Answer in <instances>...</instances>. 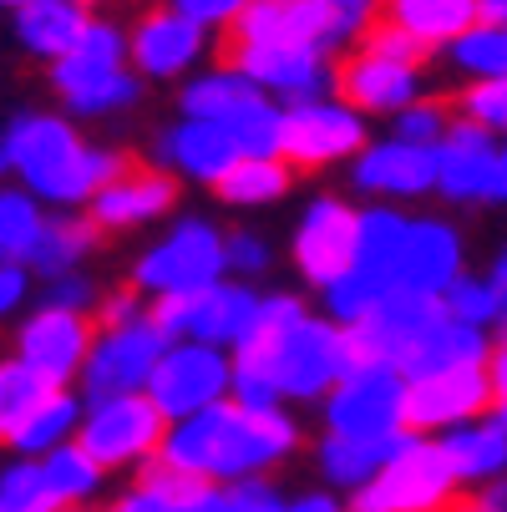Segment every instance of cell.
<instances>
[{
  "mask_svg": "<svg viewBox=\"0 0 507 512\" xmlns=\"http://www.w3.org/2000/svg\"><path fill=\"white\" fill-rule=\"evenodd\" d=\"M447 512H487V502H482L477 492H462V497H457V502H452Z\"/></svg>",
  "mask_w": 507,
  "mask_h": 512,
  "instance_id": "55",
  "label": "cell"
},
{
  "mask_svg": "<svg viewBox=\"0 0 507 512\" xmlns=\"http://www.w3.org/2000/svg\"><path fill=\"white\" fill-rule=\"evenodd\" d=\"M46 386H51V381H41L31 365H21L16 355H6V360H0V421L21 416Z\"/></svg>",
  "mask_w": 507,
  "mask_h": 512,
  "instance_id": "45",
  "label": "cell"
},
{
  "mask_svg": "<svg viewBox=\"0 0 507 512\" xmlns=\"http://www.w3.org/2000/svg\"><path fill=\"white\" fill-rule=\"evenodd\" d=\"M492 416H497V421L507 426V401H497V406H492Z\"/></svg>",
  "mask_w": 507,
  "mask_h": 512,
  "instance_id": "57",
  "label": "cell"
},
{
  "mask_svg": "<svg viewBox=\"0 0 507 512\" xmlns=\"http://www.w3.org/2000/svg\"><path fill=\"white\" fill-rule=\"evenodd\" d=\"M437 66L447 71L452 82H492V77H507V21H492L482 16L462 41H452Z\"/></svg>",
  "mask_w": 507,
  "mask_h": 512,
  "instance_id": "35",
  "label": "cell"
},
{
  "mask_svg": "<svg viewBox=\"0 0 507 512\" xmlns=\"http://www.w3.org/2000/svg\"><path fill=\"white\" fill-rule=\"evenodd\" d=\"M102 295H107V289L92 279V269L41 279V289H36V300H41V305H56V310H87V315H97Z\"/></svg>",
  "mask_w": 507,
  "mask_h": 512,
  "instance_id": "44",
  "label": "cell"
},
{
  "mask_svg": "<svg viewBox=\"0 0 507 512\" xmlns=\"http://www.w3.org/2000/svg\"><path fill=\"white\" fill-rule=\"evenodd\" d=\"M295 183H300V168L289 163L284 153H244L219 178L213 198H219L224 208H234V213H264V208L284 203Z\"/></svg>",
  "mask_w": 507,
  "mask_h": 512,
  "instance_id": "30",
  "label": "cell"
},
{
  "mask_svg": "<svg viewBox=\"0 0 507 512\" xmlns=\"http://www.w3.org/2000/svg\"><path fill=\"white\" fill-rule=\"evenodd\" d=\"M87 11H97V16H117L122 6H132V0H82Z\"/></svg>",
  "mask_w": 507,
  "mask_h": 512,
  "instance_id": "54",
  "label": "cell"
},
{
  "mask_svg": "<svg viewBox=\"0 0 507 512\" xmlns=\"http://www.w3.org/2000/svg\"><path fill=\"white\" fill-rule=\"evenodd\" d=\"M497 153H502V137L457 117L452 132L437 142V198L447 208L497 203Z\"/></svg>",
  "mask_w": 507,
  "mask_h": 512,
  "instance_id": "25",
  "label": "cell"
},
{
  "mask_svg": "<svg viewBox=\"0 0 507 512\" xmlns=\"http://www.w3.org/2000/svg\"><path fill=\"white\" fill-rule=\"evenodd\" d=\"M97 340V315L87 310H56V305H31L21 320H11V350L21 365L51 386H82L87 355Z\"/></svg>",
  "mask_w": 507,
  "mask_h": 512,
  "instance_id": "15",
  "label": "cell"
},
{
  "mask_svg": "<svg viewBox=\"0 0 507 512\" xmlns=\"http://www.w3.org/2000/svg\"><path fill=\"white\" fill-rule=\"evenodd\" d=\"M178 198H183V183L158 168L153 158H127V168L92 198V218L107 239H122V234H148L158 224L178 213Z\"/></svg>",
  "mask_w": 507,
  "mask_h": 512,
  "instance_id": "19",
  "label": "cell"
},
{
  "mask_svg": "<svg viewBox=\"0 0 507 512\" xmlns=\"http://www.w3.org/2000/svg\"><path fill=\"white\" fill-rule=\"evenodd\" d=\"M497 203L507 208V137H502V153H497Z\"/></svg>",
  "mask_w": 507,
  "mask_h": 512,
  "instance_id": "53",
  "label": "cell"
},
{
  "mask_svg": "<svg viewBox=\"0 0 507 512\" xmlns=\"http://www.w3.org/2000/svg\"><path fill=\"white\" fill-rule=\"evenodd\" d=\"M487 16V0H386V16L401 36H411L426 56H442Z\"/></svg>",
  "mask_w": 507,
  "mask_h": 512,
  "instance_id": "28",
  "label": "cell"
},
{
  "mask_svg": "<svg viewBox=\"0 0 507 512\" xmlns=\"http://www.w3.org/2000/svg\"><path fill=\"white\" fill-rule=\"evenodd\" d=\"M234 381H239V360L224 345L208 340H173L158 360V376L148 386V396L163 406L168 421L198 416L219 401H234Z\"/></svg>",
  "mask_w": 507,
  "mask_h": 512,
  "instance_id": "16",
  "label": "cell"
},
{
  "mask_svg": "<svg viewBox=\"0 0 507 512\" xmlns=\"http://www.w3.org/2000/svg\"><path fill=\"white\" fill-rule=\"evenodd\" d=\"M497 335H507V310H502V320H497Z\"/></svg>",
  "mask_w": 507,
  "mask_h": 512,
  "instance_id": "59",
  "label": "cell"
},
{
  "mask_svg": "<svg viewBox=\"0 0 507 512\" xmlns=\"http://www.w3.org/2000/svg\"><path fill=\"white\" fill-rule=\"evenodd\" d=\"M381 16H386V0H254L249 16L224 41L310 46L340 61L381 26Z\"/></svg>",
  "mask_w": 507,
  "mask_h": 512,
  "instance_id": "7",
  "label": "cell"
},
{
  "mask_svg": "<svg viewBox=\"0 0 507 512\" xmlns=\"http://www.w3.org/2000/svg\"><path fill=\"white\" fill-rule=\"evenodd\" d=\"M107 244V234L97 229V218L87 208H51L46 229L31 249V269L36 279H56V274H77L97 259V249Z\"/></svg>",
  "mask_w": 507,
  "mask_h": 512,
  "instance_id": "29",
  "label": "cell"
},
{
  "mask_svg": "<svg viewBox=\"0 0 507 512\" xmlns=\"http://www.w3.org/2000/svg\"><path fill=\"white\" fill-rule=\"evenodd\" d=\"M396 442H355V436H335V431H320L315 442H310V467H315V482L335 487V492H355V487H366L381 462L391 457Z\"/></svg>",
  "mask_w": 507,
  "mask_h": 512,
  "instance_id": "33",
  "label": "cell"
},
{
  "mask_svg": "<svg viewBox=\"0 0 507 512\" xmlns=\"http://www.w3.org/2000/svg\"><path fill=\"white\" fill-rule=\"evenodd\" d=\"M46 87L61 112L82 117V122H107L127 117L148 97V82L132 66V41L127 21L117 16H92L87 36L71 46L56 66H46Z\"/></svg>",
  "mask_w": 507,
  "mask_h": 512,
  "instance_id": "4",
  "label": "cell"
},
{
  "mask_svg": "<svg viewBox=\"0 0 507 512\" xmlns=\"http://www.w3.org/2000/svg\"><path fill=\"white\" fill-rule=\"evenodd\" d=\"M487 16L492 21H507V0H487Z\"/></svg>",
  "mask_w": 507,
  "mask_h": 512,
  "instance_id": "56",
  "label": "cell"
},
{
  "mask_svg": "<svg viewBox=\"0 0 507 512\" xmlns=\"http://www.w3.org/2000/svg\"><path fill=\"white\" fill-rule=\"evenodd\" d=\"M452 122H457L452 92H426L421 102H411L406 112H396V117L386 122V132H396V137H406V142H421V148H437V142L452 132Z\"/></svg>",
  "mask_w": 507,
  "mask_h": 512,
  "instance_id": "39",
  "label": "cell"
},
{
  "mask_svg": "<svg viewBox=\"0 0 507 512\" xmlns=\"http://www.w3.org/2000/svg\"><path fill=\"white\" fill-rule=\"evenodd\" d=\"M371 137H376V127H371L366 112L350 107L340 92H325V97L284 107V142H279V153L300 168V178H320V173L350 168Z\"/></svg>",
  "mask_w": 507,
  "mask_h": 512,
  "instance_id": "12",
  "label": "cell"
},
{
  "mask_svg": "<svg viewBox=\"0 0 507 512\" xmlns=\"http://www.w3.org/2000/svg\"><path fill=\"white\" fill-rule=\"evenodd\" d=\"M452 102H457V117L487 127L492 137H507V77L457 82V87H452Z\"/></svg>",
  "mask_w": 507,
  "mask_h": 512,
  "instance_id": "42",
  "label": "cell"
},
{
  "mask_svg": "<svg viewBox=\"0 0 507 512\" xmlns=\"http://www.w3.org/2000/svg\"><path fill=\"white\" fill-rule=\"evenodd\" d=\"M41 462H46V477L56 482V492H61V502H66L71 512H92V507L107 497L112 472H107L82 442H66V447L46 452Z\"/></svg>",
  "mask_w": 507,
  "mask_h": 512,
  "instance_id": "36",
  "label": "cell"
},
{
  "mask_svg": "<svg viewBox=\"0 0 507 512\" xmlns=\"http://www.w3.org/2000/svg\"><path fill=\"white\" fill-rule=\"evenodd\" d=\"M269 269H274V239L259 224H234L229 229V274L259 284Z\"/></svg>",
  "mask_w": 507,
  "mask_h": 512,
  "instance_id": "43",
  "label": "cell"
},
{
  "mask_svg": "<svg viewBox=\"0 0 507 512\" xmlns=\"http://www.w3.org/2000/svg\"><path fill=\"white\" fill-rule=\"evenodd\" d=\"M173 345V335L158 325V315H142L127 325H97L82 391L92 396H122V391H148L158 376V360Z\"/></svg>",
  "mask_w": 507,
  "mask_h": 512,
  "instance_id": "18",
  "label": "cell"
},
{
  "mask_svg": "<svg viewBox=\"0 0 507 512\" xmlns=\"http://www.w3.org/2000/svg\"><path fill=\"white\" fill-rule=\"evenodd\" d=\"M11 16V41L26 61L56 66L71 46H77L92 26L97 11H87L82 0H26V6L6 11Z\"/></svg>",
  "mask_w": 507,
  "mask_h": 512,
  "instance_id": "27",
  "label": "cell"
},
{
  "mask_svg": "<svg viewBox=\"0 0 507 512\" xmlns=\"http://www.w3.org/2000/svg\"><path fill=\"white\" fill-rule=\"evenodd\" d=\"M289 512H350L345 492L315 482V487H300V492H289Z\"/></svg>",
  "mask_w": 507,
  "mask_h": 512,
  "instance_id": "49",
  "label": "cell"
},
{
  "mask_svg": "<svg viewBox=\"0 0 507 512\" xmlns=\"http://www.w3.org/2000/svg\"><path fill=\"white\" fill-rule=\"evenodd\" d=\"M127 41H132V66L142 71L148 87H183L193 71L224 56V36H213L208 26H198L168 0L142 6L127 21Z\"/></svg>",
  "mask_w": 507,
  "mask_h": 512,
  "instance_id": "13",
  "label": "cell"
},
{
  "mask_svg": "<svg viewBox=\"0 0 507 512\" xmlns=\"http://www.w3.org/2000/svg\"><path fill=\"white\" fill-rule=\"evenodd\" d=\"M305 452H310V436L295 406H249L234 396L198 416L173 421L163 462L198 477L203 487H229V482L279 477Z\"/></svg>",
  "mask_w": 507,
  "mask_h": 512,
  "instance_id": "2",
  "label": "cell"
},
{
  "mask_svg": "<svg viewBox=\"0 0 507 512\" xmlns=\"http://www.w3.org/2000/svg\"><path fill=\"white\" fill-rule=\"evenodd\" d=\"M406 396H411V381H406L401 365L355 360L345 371V381L315 406L320 431L355 436V442H401L411 431Z\"/></svg>",
  "mask_w": 507,
  "mask_h": 512,
  "instance_id": "10",
  "label": "cell"
},
{
  "mask_svg": "<svg viewBox=\"0 0 507 512\" xmlns=\"http://www.w3.org/2000/svg\"><path fill=\"white\" fill-rule=\"evenodd\" d=\"M168 6H178L183 16H193L198 26H208L213 36H229L249 16L254 0H168Z\"/></svg>",
  "mask_w": 507,
  "mask_h": 512,
  "instance_id": "47",
  "label": "cell"
},
{
  "mask_svg": "<svg viewBox=\"0 0 507 512\" xmlns=\"http://www.w3.org/2000/svg\"><path fill=\"white\" fill-rule=\"evenodd\" d=\"M477 497L487 502V512H507V477H502V482H492V487H482Z\"/></svg>",
  "mask_w": 507,
  "mask_h": 512,
  "instance_id": "52",
  "label": "cell"
},
{
  "mask_svg": "<svg viewBox=\"0 0 507 512\" xmlns=\"http://www.w3.org/2000/svg\"><path fill=\"white\" fill-rule=\"evenodd\" d=\"M168 416L148 391H122V396H92L87 421L77 431V442L112 472V477H137L142 467H153L168 447Z\"/></svg>",
  "mask_w": 507,
  "mask_h": 512,
  "instance_id": "11",
  "label": "cell"
},
{
  "mask_svg": "<svg viewBox=\"0 0 507 512\" xmlns=\"http://www.w3.org/2000/svg\"><path fill=\"white\" fill-rule=\"evenodd\" d=\"M360 234H366V203L350 198V193H310L295 213V224H289V269H295L300 289L320 300L330 284H340L355 259H360Z\"/></svg>",
  "mask_w": 507,
  "mask_h": 512,
  "instance_id": "9",
  "label": "cell"
},
{
  "mask_svg": "<svg viewBox=\"0 0 507 512\" xmlns=\"http://www.w3.org/2000/svg\"><path fill=\"white\" fill-rule=\"evenodd\" d=\"M462 274H472V249H467V234H462L457 218L452 213H411L396 284L416 289V295L447 300V289Z\"/></svg>",
  "mask_w": 507,
  "mask_h": 512,
  "instance_id": "22",
  "label": "cell"
},
{
  "mask_svg": "<svg viewBox=\"0 0 507 512\" xmlns=\"http://www.w3.org/2000/svg\"><path fill=\"white\" fill-rule=\"evenodd\" d=\"M487 274H492V284H497L502 295H507V239L492 249V259H487Z\"/></svg>",
  "mask_w": 507,
  "mask_h": 512,
  "instance_id": "51",
  "label": "cell"
},
{
  "mask_svg": "<svg viewBox=\"0 0 507 512\" xmlns=\"http://www.w3.org/2000/svg\"><path fill=\"white\" fill-rule=\"evenodd\" d=\"M431 61L437 56H426L411 36H401L391 21H381L355 51H345L335 61V92L350 107H360L371 122H391L426 92H437Z\"/></svg>",
  "mask_w": 507,
  "mask_h": 512,
  "instance_id": "5",
  "label": "cell"
},
{
  "mask_svg": "<svg viewBox=\"0 0 507 512\" xmlns=\"http://www.w3.org/2000/svg\"><path fill=\"white\" fill-rule=\"evenodd\" d=\"M46 218H51V208L31 188H21V183L0 188V259H31Z\"/></svg>",
  "mask_w": 507,
  "mask_h": 512,
  "instance_id": "38",
  "label": "cell"
},
{
  "mask_svg": "<svg viewBox=\"0 0 507 512\" xmlns=\"http://www.w3.org/2000/svg\"><path fill=\"white\" fill-rule=\"evenodd\" d=\"M497 330L467 325L452 310L431 325V335L416 345V355L406 360V376H431V371H457V365H487Z\"/></svg>",
  "mask_w": 507,
  "mask_h": 512,
  "instance_id": "34",
  "label": "cell"
},
{
  "mask_svg": "<svg viewBox=\"0 0 507 512\" xmlns=\"http://www.w3.org/2000/svg\"><path fill=\"white\" fill-rule=\"evenodd\" d=\"M132 153L97 142L82 117L61 107H26L0 127V173L31 188L46 208H92V198L127 168Z\"/></svg>",
  "mask_w": 507,
  "mask_h": 512,
  "instance_id": "3",
  "label": "cell"
},
{
  "mask_svg": "<svg viewBox=\"0 0 507 512\" xmlns=\"http://www.w3.org/2000/svg\"><path fill=\"white\" fill-rule=\"evenodd\" d=\"M87 421V391L82 386H46L21 416L0 421V442L16 457H46L66 442H77Z\"/></svg>",
  "mask_w": 507,
  "mask_h": 512,
  "instance_id": "26",
  "label": "cell"
},
{
  "mask_svg": "<svg viewBox=\"0 0 507 512\" xmlns=\"http://www.w3.org/2000/svg\"><path fill=\"white\" fill-rule=\"evenodd\" d=\"M208 487L188 472H178L173 462H153V467H142L137 477H127V487L107 492L92 512H198V497Z\"/></svg>",
  "mask_w": 507,
  "mask_h": 512,
  "instance_id": "31",
  "label": "cell"
},
{
  "mask_svg": "<svg viewBox=\"0 0 507 512\" xmlns=\"http://www.w3.org/2000/svg\"><path fill=\"white\" fill-rule=\"evenodd\" d=\"M239 360L234 396L249 406H320L355 365L350 325L315 310L300 289H264V320Z\"/></svg>",
  "mask_w": 507,
  "mask_h": 512,
  "instance_id": "1",
  "label": "cell"
},
{
  "mask_svg": "<svg viewBox=\"0 0 507 512\" xmlns=\"http://www.w3.org/2000/svg\"><path fill=\"white\" fill-rule=\"evenodd\" d=\"M442 442H447V457H452V467H457L467 492H482V487L507 477V426L497 416L467 421V426L447 431Z\"/></svg>",
  "mask_w": 507,
  "mask_h": 512,
  "instance_id": "32",
  "label": "cell"
},
{
  "mask_svg": "<svg viewBox=\"0 0 507 512\" xmlns=\"http://www.w3.org/2000/svg\"><path fill=\"white\" fill-rule=\"evenodd\" d=\"M198 512H289V492L279 487V477L229 482V487H208L198 497Z\"/></svg>",
  "mask_w": 507,
  "mask_h": 512,
  "instance_id": "40",
  "label": "cell"
},
{
  "mask_svg": "<svg viewBox=\"0 0 507 512\" xmlns=\"http://www.w3.org/2000/svg\"><path fill=\"white\" fill-rule=\"evenodd\" d=\"M0 512H71L56 492V482L46 477L41 457H16L6 452L0 467Z\"/></svg>",
  "mask_w": 507,
  "mask_h": 512,
  "instance_id": "37",
  "label": "cell"
},
{
  "mask_svg": "<svg viewBox=\"0 0 507 512\" xmlns=\"http://www.w3.org/2000/svg\"><path fill=\"white\" fill-rule=\"evenodd\" d=\"M406 381H411L406 416H411V431L421 436H447L467 421L492 416L497 406L487 365H457V371H431V376H406Z\"/></svg>",
  "mask_w": 507,
  "mask_h": 512,
  "instance_id": "21",
  "label": "cell"
},
{
  "mask_svg": "<svg viewBox=\"0 0 507 512\" xmlns=\"http://www.w3.org/2000/svg\"><path fill=\"white\" fill-rule=\"evenodd\" d=\"M219 279H229V229L208 213H173L127 264V284L148 300L203 295Z\"/></svg>",
  "mask_w": 507,
  "mask_h": 512,
  "instance_id": "6",
  "label": "cell"
},
{
  "mask_svg": "<svg viewBox=\"0 0 507 512\" xmlns=\"http://www.w3.org/2000/svg\"><path fill=\"white\" fill-rule=\"evenodd\" d=\"M36 289H41V279L26 259H0V315L21 320L36 305Z\"/></svg>",
  "mask_w": 507,
  "mask_h": 512,
  "instance_id": "46",
  "label": "cell"
},
{
  "mask_svg": "<svg viewBox=\"0 0 507 512\" xmlns=\"http://www.w3.org/2000/svg\"><path fill=\"white\" fill-rule=\"evenodd\" d=\"M447 310L457 315V320H467V325H482V330H497V320H502V310H507V295L492 284V274L482 269H472V274H462L452 289H447Z\"/></svg>",
  "mask_w": 507,
  "mask_h": 512,
  "instance_id": "41",
  "label": "cell"
},
{
  "mask_svg": "<svg viewBox=\"0 0 507 512\" xmlns=\"http://www.w3.org/2000/svg\"><path fill=\"white\" fill-rule=\"evenodd\" d=\"M142 315H153V300L142 295V289H132L127 279L117 289H107L102 305H97V325H127V320H142Z\"/></svg>",
  "mask_w": 507,
  "mask_h": 512,
  "instance_id": "48",
  "label": "cell"
},
{
  "mask_svg": "<svg viewBox=\"0 0 507 512\" xmlns=\"http://www.w3.org/2000/svg\"><path fill=\"white\" fill-rule=\"evenodd\" d=\"M447 315V300L437 295H416V289H391V295L350 325V340H355V360H381V365H401L416 355V345L431 335Z\"/></svg>",
  "mask_w": 507,
  "mask_h": 512,
  "instance_id": "23",
  "label": "cell"
},
{
  "mask_svg": "<svg viewBox=\"0 0 507 512\" xmlns=\"http://www.w3.org/2000/svg\"><path fill=\"white\" fill-rule=\"evenodd\" d=\"M148 158H153L158 168H168L183 188L193 183V188H208V193H213V188H219V178L244 158V142H239L224 122L178 112L173 122H163V127L153 132Z\"/></svg>",
  "mask_w": 507,
  "mask_h": 512,
  "instance_id": "20",
  "label": "cell"
},
{
  "mask_svg": "<svg viewBox=\"0 0 507 512\" xmlns=\"http://www.w3.org/2000/svg\"><path fill=\"white\" fill-rule=\"evenodd\" d=\"M0 6H6V11H16V6H26V0H0Z\"/></svg>",
  "mask_w": 507,
  "mask_h": 512,
  "instance_id": "58",
  "label": "cell"
},
{
  "mask_svg": "<svg viewBox=\"0 0 507 512\" xmlns=\"http://www.w3.org/2000/svg\"><path fill=\"white\" fill-rule=\"evenodd\" d=\"M462 492L467 487L447 457L442 436L406 431L391 447V457L381 462V472L366 487H355L345 502L350 512H447Z\"/></svg>",
  "mask_w": 507,
  "mask_h": 512,
  "instance_id": "8",
  "label": "cell"
},
{
  "mask_svg": "<svg viewBox=\"0 0 507 512\" xmlns=\"http://www.w3.org/2000/svg\"><path fill=\"white\" fill-rule=\"evenodd\" d=\"M345 183L360 203H421L437 198V148H421L396 132H376L360 158L345 168Z\"/></svg>",
  "mask_w": 507,
  "mask_h": 512,
  "instance_id": "17",
  "label": "cell"
},
{
  "mask_svg": "<svg viewBox=\"0 0 507 512\" xmlns=\"http://www.w3.org/2000/svg\"><path fill=\"white\" fill-rule=\"evenodd\" d=\"M158 325L173 340H208L224 350H244L264 320V289L254 279H219L203 295H173V300H153Z\"/></svg>",
  "mask_w": 507,
  "mask_h": 512,
  "instance_id": "14",
  "label": "cell"
},
{
  "mask_svg": "<svg viewBox=\"0 0 507 512\" xmlns=\"http://www.w3.org/2000/svg\"><path fill=\"white\" fill-rule=\"evenodd\" d=\"M224 56L249 71V77L274 97V102H310L335 92V56L310 51V46H264V41H224Z\"/></svg>",
  "mask_w": 507,
  "mask_h": 512,
  "instance_id": "24",
  "label": "cell"
},
{
  "mask_svg": "<svg viewBox=\"0 0 507 512\" xmlns=\"http://www.w3.org/2000/svg\"><path fill=\"white\" fill-rule=\"evenodd\" d=\"M487 376H492V391L497 401H507V335L492 340V355H487Z\"/></svg>",
  "mask_w": 507,
  "mask_h": 512,
  "instance_id": "50",
  "label": "cell"
}]
</instances>
